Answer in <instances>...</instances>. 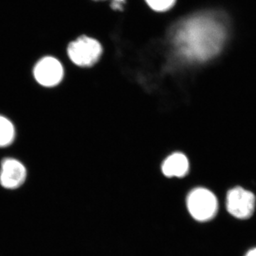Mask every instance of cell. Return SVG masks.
Masks as SVG:
<instances>
[{
	"label": "cell",
	"mask_w": 256,
	"mask_h": 256,
	"mask_svg": "<svg viewBox=\"0 0 256 256\" xmlns=\"http://www.w3.org/2000/svg\"><path fill=\"white\" fill-rule=\"evenodd\" d=\"M228 33L229 23L225 15L204 12L180 22L174 28L173 43L185 60L206 62L220 53Z\"/></svg>",
	"instance_id": "obj_1"
},
{
	"label": "cell",
	"mask_w": 256,
	"mask_h": 256,
	"mask_svg": "<svg viewBox=\"0 0 256 256\" xmlns=\"http://www.w3.org/2000/svg\"><path fill=\"white\" fill-rule=\"evenodd\" d=\"M186 204L190 214L198 222L212 220L218 210L216 196L206 188H198L192 190L188 194Z\"/></svg>",
	"instance_id": "obj_2"
},
{
	"label": "cell",
	"mask_w": 256,
	"mask_h": 256,
	"mask_svg": "<svg viewBox=\"0 0 256 256\" xmlns=\"http://www.w3.org/2000/svg\"><path fill=\"white\" fill-rule=\"evenodd\" d=\"M102 52L100 44L87 36L78 37L67 46L69 60L80 67L92 66L100 58Z\"/></svg>",
	"instance_id": "obj_3"
},
{
	"label": "cell",
	"mask_w": 256,
	"mask_h": 256,
	"mask_svg": "<svg viewBox=\"0 0 256 256\" xmlns=\"http://www.w3.org/2000/svg\"><path fill=\"white\" fill-rule=\"evenodd\" d=\"M32 74L38 85L50 88L60 85L63 80L64 68L58 58L53 56H44L35 63Z\"/></svg>",
	"instance_id": "obj_4"
},
{
	"label": "cell",
	"mask_w": 256,
	"mask_h": 256,
	"mask_svg": "<svg viewBox=\"0 0 256 256\" xmlns=\"http://www.w3.org/2000/svg\"><path fill=\"white\" fill-rule=\"evenodd\" d=\"M256 198L254 194L242 186L229 190L226 198L227 212L240 220L250 218L255 212Z\"/></svg>",
	"instance_id": "obj_5"
},
{
	"label": "cell",
	"mask_w": 256,
	"mask_h": 256,
	"mask_svg": "<svg viewBox=\"0 0 256 256\" xmlns=\"http://www.w3.org/2000/svg\"><path fill=\"white\" fill-rule=\"evenodd\" d=\"M28 176L22 162L14 158H5L0 164V186L6 190H16L23 186Z\"/></svg>",
	"instance_id": "obj_6"
},
{
	"label": "cell",
	"mask_w": 256,
	"mask_h": 256,
	"mask_svg": "<svg viewBox=\"0 0 256 256\" xmlns=\"http://www.w3.org/2000/svg\"><path fill=\"white\" fill-rule=\"evenodd\" d=\"M190 170V162L186 156L180 152L168 156L162 164V172L168 178H183Z\"/></svg>",
	"instance_id": "obj_7"
},
{
	"label": "cell",
	"mask_w": 256,
	"mask_h": 256,
	"mask_svg": "<svg viewBox=\"0 0 256 256\" xmlns=\"http://www.w3.org/2000/svg\"><path fill=\"white\" fill-rule=\"evenodd\" d=\"M16 128L11 120L0 114V148H8L16 138Z\"/></svg>",
	"instance_id": "obj_8"
},
{
	"label": "cell",
	"mask_w": 256,
	"mask_h": 256,
	"mask_svg": "<svg viewBox=\"0 0 256 256\" xmlns=\"http://www.w3.org/2000/svg\"><path fill=\"white\" fill-rule=\"evenodd\" d=\"M148 4L154 11L165 12L174 4L176 0H146Z\"/></svg>",
	"instance_id": "obj_9"
},
{
	"label": "cell",
	"mask_w": 256,
	"mask_h": 256,
	"mask_svg": "<svg viewBox=\"0 0 256 256\" xmlns=\"http://www.w3.org/2000/svg\"><path fill=\"white\" fill-rule=\"evenodd\" d=\"M124 2V0H112L111 6L114 10H121L122 9Z\"/></svg>",
	"instance_id": "obj_10"
},
{
	"label": "cell",
	"mask_w": 256,
	"mask_h": 256,
	"mask_svg": "<svg viewBox=\"0 0 256 256\" xmlns=\"http://www.w3.org/2000/svg\"><path fill=\"white\" fill-rule=\"evenodd\" d=\"M245 256H256V248L250 249L246 254Z\"/></svg>",
	"instance_id": "obj_11"
}]
</instances>
